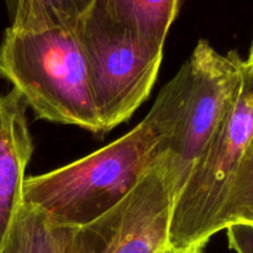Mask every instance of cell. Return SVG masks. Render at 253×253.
I'll return each instance as SVG.
<instances>
[{
    "mask_svg": "<svg viewBox=\"0 0 253 253\" xmlns=\"http://www.w3.org/2000/svg\"><path fill=\"white\" fill-rule=\"evenodd\" d=\"M229 247L236 253H253V225L235 224L226 227Z\"/></svg>",
    "mask_w": 253,
    "mask_h": 253,
    "instance_id": "7c38bea8",
    "label": "cell"
},
{
    "mask_svg": "<svg viewBox=\"0 0 253 253\" xmlns=\"http://www.w3.org/2000/svg\"><path fill=\"white\" fill-rule=\"evenodd\" d=\"M158 253H204L203 249H189V250H175L172 247H166Z\"/></svg>",
    "mask_w": 253,
    "mask_h": 253,
    "instance_id": "4fadbf2b",
    "label": "cell"
},
{
    "mask_svg": "<svg viewBox=\"0 0 253 253\" xmlns=\"http://www.w3.org/2000/svg\"><path fill=\"white\" fill-rule=\"evenodd\" d=\"M165 133L152 115L105 147L52 172L26 178L24 204L54 226H81L118 205L166 156Z\"/></svg>",
    "mask_w": 253,
    "mask_h": 253,
    "instance_id": "6da1fadb",
    "label": "cell"
},
{
    "mask_svg": "<svg viewBox=\"0 0 253 253\" xmlns=\"http://www.w3.org/2000/svg\"><path fill=\"white\" fill-rule=\"evenodd\" d=\"M177 184L163 156L118 205L81 226H54L58 253H158L168 247Z\"/></svg>",
    "mask_w": 253,
    "mask_h": 253,
    "instance_id": "8992f818",
    "label": "cell"
},
{
    "mask_svg": "<svg viewBox=\"0 0 253 253\" xmlns=\"http://www.w3.org/2000/svg\"><path fill=\"white\" fill-rule=\"evenodd\" d=\"M235 224L253 225V136L230 182L215 224L216 234Z\"/></svg>",
    "mask_w": 253,
    "mask_h": 253,
    "instance_id": "8fae6325",
    "label": "cell"
},
{
    "mask_svg": "<svg viewBox=\"0 0 253 253\" xmlns=\"http://www.w3.org/2000/svg\"><path fill=\"white\" fill-rule=\"evenodd\" d=\"M118 17L146 40L165 47L170 26L177 19L182 0H108Z\"/></svg>",
    "mask_w": 253,
    "mask_h": 253,
    "instance_id": "9c48e42d",
    "label": "cell"
},
{
    "mask_svg": "<svg viewBox=\"0 0 253 253\" xmlns=\"http://www.w3.org/2000/svg\"><path fill=\"white\" fill-rule=\"evenodd\" d=\"M253 136V77L245 69L236 101L193 165L173 204L168 247L203 249L215 224L234 173Z\"/></svg>",
    "mask_w": 253,
    "mask_h": 253,
    "instance_id": "5b68a950",
    "label": "cell"
},
{
    "mask_svg": "<svg viewBox=\"0 0 253 253\" xmlns=\"http://www.w3.org/2000/svg\"><path fill=\"white\" fill-rule=\"evenodd\" d=\"M96 0H6L10 27L19 31L72 29Z\"/></svg>",
    "mask_w": 253,
    "mask_h": 253,
    "instance_id": "ba28073f",
    "label": "cell"
},
{
    "mask_svg": "<svg viewBox=\"0 0 253 253\" xmlns=\"http://www.w3.org/2000/svg\"><path fill=\"white\" fill-rule=\"evenodd\" d=\"M244 76L245 61L236 51L222 54L209 41L199 40L187 62L158 94L148 114L165 133L163 147L177 194L234 106Z\"/></svg>",
    "mask_w": 253,
    "mask_h": 253,
    "instance_id": "7a4b0ae2",
    "label": "cell"
},
{
    "mask_svg": "<svg viewBox=\"0 0 253 253\" xmlns=\"http://www.w3.org/2000/svg\"><path fill=\"white\" fill-rule=\"evenodd\" d=\"M0 77L21 94L37 119L104 135L88 64L72 29L7 27L0 44Z\"/></svg>",
    "mask_w": 253,
    "mask_h": 253,
    "instance_id": "3957f363",
    "label": "cell"
},
{
    "mask_svg": "<svg viewBox=\"0 0 253 253\" xmlns=\"http://www.w3.org/2000/svg\"><path fill=\"white\" fill-rule=\"evenodd\" d=\"M0 253H58L53 225L43 212L22 204Z\"/></svg>",
    "mask_w": 253,
    "mask_h": 253,
    "instance_id": "30bf717a",
    "label": "cell"
},
{
    "mask_svg": "<svg viewBox=\"0 0 253 253\" xmlns=\"http://www.w3.org/2000/svg\"><path fill=\"white\" fill-rule=\"evenodd\" d=\"M72 31L88 64L94 106L105 135L150 96L165 47L116 16L108 0H96Z\"/></svg>",
    "mask_w": 253,
    "mask_h": 253,
    "instance_id": "277c9868",
    "label": "cell"
},
{
    "mask_svg": "<svg viewBox=\"0 0 253 253\" xmlns=\"http://www.w3.org/2000/svg\"><path fill=\"white\" fill-rule=\"evenodd\" d=\"M245 69H246V72L250 76L253 77V41L249 52V57H247V59L245 61Z\"/></svg>",
    "mask_w": 253,
    "mask_h": 253,
    "instance_id": "5bb4252c",
    "label": "cell"
},
{
    "mask_svg": "<svg viewBox=\"0 0 253 253\" xmlns=\"http://www.w3.org/2000/svg\"><path fill=\"white\" fill-rule=\"evenodd\" d=\"M26 113L16 89L0 95V249L24 204L25 172L34 152Z\"/></svg>",
    "mask_w": 253,
    "mask_h": 253,
    "instance_id": "52a82bcc",
    "label": "cell"
}]
</instances>
